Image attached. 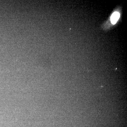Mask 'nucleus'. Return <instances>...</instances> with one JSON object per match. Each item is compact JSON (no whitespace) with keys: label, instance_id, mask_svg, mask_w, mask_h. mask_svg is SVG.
<instances>
[{"label":"nucleus","instance_id":"f257e3e1","mask_svg":"<svg viewBox=\"0 0 127 127\" xmlns=\"http://www.w3.org/2000/svg\"><path fill=\"white\" fill-rule=\"evenodd\" d=\"M120 17V14L118 12H114L112 15L111 17V21L112 23L113 24H116L119 18Z\"/></svg>","mask_w":127,"mask_h":127}]
</instances>
